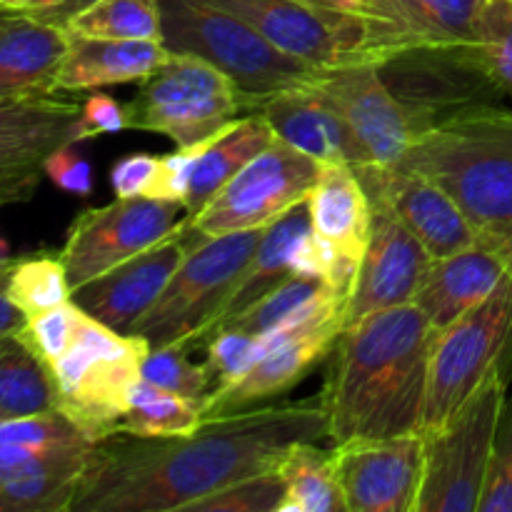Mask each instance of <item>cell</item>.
I'll return each instance as SVG.
<instances>
[{"label":"cell","mask_w":512,"mask_h":512,"mask_svg":"<svg viewBox=\"0 0 512 512\" xmlns=\"http://www.w3.org/2000/svg\"><path fill=\"white\" fill-rule=\"evenodd\" d=\"M340 255L343 253L328 238H323V235L310 228L293 245V253H290V273L328 280L333 268L338 265Z\"/></svg>","instance_id":"ee69618b"},{"label":"cell","mask_w":512,"mask_h":512,"mask_svg":"<svg viewBox=\"0 0 512 512\" xmlns=\"http://www.w3.org/2000/svg\"><path fill=\"white\" fill-rule=\"evenodd\" d=\"M423 455L420 433L335 445V473L348 512H415Z\"/></svg>","instance_id":"ac0fdd59"},{"label":"cell","mask_w":512,"mask_h":512,"mask_svg":"<svg viewBox=\"0 0 512 512\" xmlns=\"http://www.w3.org/2000/svg\"><path fill=\"white\" fill-rule=\"evenodd\" d=\"M475 33L485 68L512 98V0H485Z\"/></svg>","instance_id":"74e56055"},{"label":"cell","mask_w":512,"mask_h":512,"mask_svg":"<svg viewBox=\"0 0 512 512\" xmlns=\"http://www.w3.org/2000/svg\"><path fill=\"white\" fill-rule=\"evenodd\" d=\"M245 110L253 113L228 75L195 55L178 53H170L128 103L130 128L165 135L178 148L213 138Z\"/></svg>","instance_id":"9c48e42d"},{"label":"cell","mask_w":512,"mask_h":512,"mask_svg":"<svg viewBox=\"0 0 512 512\" xmlns=\"http://www.w3.org/2000/svg\"><path fill=\"white\" fill-rule=\"evenodd\" d=\"M328 438L320 395L203 418L188 435L95 440L70 512H185L250 475L270 473L295 443Z\"/></svg>","instance_id":"6da1fadb"},{"label":"cell","mask_w":512,"mask_h":512,"mask_svg":"<svg viewBox=\"0 0 512 512\" xmlns=\"http://www.w3.org/2000/svg\"><path fill=\"white\" fill-rule=\"evenodd\" d=\"M58 413V390L48 365L18 338H0V418Z\"/></svg>","instance_id":"f546056e"},{"label":"cell","mask_w":512,"mask_h":512,"mask_svg":"<svg viewBox=\"0 0 512 512\" xmlns=\"http://www.w3.org/2000/svg\"><path fill=\"white\" fill-rule=\"evenodd\" d=\"M193 240L195 230L185 215L158 243L75 288L73 303L98 323L130 335L170 283Z\"/></svg>","instance_id":"2e32d148"},{"label":"cell","mask_w":512,"mask_h":512,"mask_svg":"<svg viewBox=\"0 0 512 512\" xmlns=\"http://www.w3.org/2000/svg\"><path fill=\"white\" fill-rule=\"evenodd\" d=\"M510 345L512 280L505 275L485 303L440 330L435 338L418 433L440 428L478 390V385L503 365Z\"/></svg>","instance_id":"30bf717a"},{"label":"cell","mask_w":512,"mask_h":512,"mask_svg":"<svg viewBox=\"0 0 512 512\" xmlns=\"http://www.w3.org/2000/svg\"><path fill=\"white\" fill-rule=\"evenodd\" d=\"M25 323H28V315L20 308H15L5 288H0V338L18 335L25 328Z\"/></svg>","instance_id":"7dc6e473"},{"label":"cell","mask_w":512,"mask_h":512,"mask_svg":"<svg viewBox=\"0 0 512 512\" xmlns=\"http://www.w3.org/2000/svg\"><path fill=\"white\" fill-rule=\"evenodd\" d=\"M85 315L88 313L83 308H78L73 300H68V303L58 305V308H50L45 313L28 318L18 338L50 368L70 348L80 325H83Z\"/></svg>","instance_id":"f35d334b"},{"label":"cell","mask_w":512,"mask_h":512,"mask_svg":"<svg viewBox=\"0 0 512 512\" xmlns=\"http://www.w3.org/2000/svg\"><path fill=\"white\" fill-rule=\"evenodd\" d=\"M505 265L488 243L478 240L430 263L413 303L435 330H445L490 298L505 278Z\"/></svg>","instance_id":"d4e9b609"},{"label":"cell","mask_w":512,"mask_h":512,"mask_svg":"<svg viewBox=\"0 0 512 512\" xmlns=\"http://www.w3.org/2000/svg\"><path fill=\"white\" fill-rule=\"evenodd\" d=\"M478 512H512V390L505 393L503 410H500L488 483Z\"/></svg>","instance_id":"60d3db41"},{"label":"cell","mask_w":512,"mask_h":512,"mask_svg":"<svg viewBox=\"0 0 512 512\" xmlns=\"http://www.w3.org/2000/svg\"><path fill=\"white\" fill-rule=\"evenodd\" d=\"M168 55L163 40L95 38L68 30V53L55 78V90L83 93L103 85L143 83Z\"/></svg>","instance_id":"484cf974"},{"label":"cell","mask_w":512,"mask_h":512,"mask_svg":"<svg viewBox=\"0 0 512 512\" xmlns=\"http://www.w3.org/2000/svg\"><path fill=\"white\" fill-rule=\"evenodd\" d=\"M150 345L123 335L85 315L70 348L50 365L58 413L73 420L93 440L115 433L128 413L130 388L140 380Z\"/></svg>","instance_id":"52a82bcc"},{"label":"cell","mask_w":512,"mask_h":512,"mask_svg":"<svg viewBox=\"0 0 512 512\" xmlns=\"http://www.w3.org/2000/svg\"><path fill=\"white\" fill-rule=\"evenodd\" d=\"M480 240H483V243H488L490 248L500 255V260H503V265H505V273H508V278L512 280V228L500 230V233L483 235Z\"/></svg>","instance_id":"c3c4849f"},{"label":"cell","mask_w":512,"mask_h":512,"mask_svg":"<svg viewBox=\"0 0 512 512\" xmlns=\"http://www.w3.org/2000/svg\"><path fill=\"white\" fill-rule=\"evenodd\" d=\"M253 25L283 53L315 65L333 68L353 63L363 30L353 10L318 8L300 0H208Z\"/></svg>","instance_id":"e0dca14e"},{"label":"cell","mask_w":512,"mask_h":512,"mask_svg":"<svg viewBox=\"0 0 512 512\" xmlns=\"http://www.w3.org/2000/svg\"><path fill=\"white\" fill-rule=\"evenodd\" d=\"M483 5L485 0H355L363 38L353 63H378L425 45L478 43Z\"/></svg>","instance_id":"5bb4252c"},{"label":"cell","mask_w":512,"mask_h":512,"mask_svg":"<svg viewBox=\"0 0 512 512\" xmlns=\"http://www.w3.org/2000/svg\"><path fill=\"white\" fill-rule=\"evenodd\" d=\"M98 0H60L58 5H53V8H43V10H35L33 15H38V18L48 20V23H55V25H68L70 20L75 18V15H80L83 10H88L90 5H95Z\"/></svg>","instance_id":"bcb514c9"},{"label":"cell","mask_w":512,"mask_h":512,"mask_svg":"<svg viewBox=\"0 0 512 512\" xmlns=\"http://www.w3.org/2000/svg\"><path fill=\"white\" fill-rule=\"evenodd\" d=\"M200 423H203V405L140 378L130 388L128 413L120 418L115 433L168 438V435L193 433Z\"/></svg>","instance_id":"1f68e13d"},{"label":"cell","mask_w":512,"mask_h":512,"mask_svg":"<svg viewBox=\"0 0 512 512\" xmlns=\"http://www.w3.org/2000/svg\"><path fill=\"white\" fill-rule=\"evenodd\" d=\"M340 330H343V318H333L270 348L268 353L260 355L258 363L243 378L205 398L203 418L238 413V410H248L253 405L265 403V400L285 395L315 365L328 360Z\"/></svg>","instance_id":"44dd1931"},{"label":"cell","mask_w":512,"mask_h":512,"mask_svg":"<svg viewBox=\"0 0 512 512\" xmlns=\"http://www.w3.org/2000/svg\"><path fill=\"white\" fill-rule=\"evenodd\" d=\"M78 473L0 480V512H70Z\"/></svg>","instance_id":"d590c367"},{"label":"cell","mask_w":512,"mask_h":512,"mask_svg":"<svg viewBox=\"0 0 512 512\" xmlns=\"http://www.w3.org/2000/svg\"><path fill=\"white\" fill-rule=\"evenodd\" d=\"M65 28L95 38L160 40L158 0H98Z\"/></svg>","instance_id":"836d02e7"},{"label":"cell","mask_w":512,"mask_h":512,"mask_svg":"<svg viewBox=\"0 0 512 512\" xmlns=\"http://www.w3.org/2000/svg\"><path fill=\"white\" fill-rule=\"evenodd\" d=\"M288 488L278 470L250 475L203 500H195L185 512H280Z\"/></svg>","instance_id":"8d00e7d4"},{"label":"cell","mask_w":512,"mask_h":512,"mask_svg":"<svg viewBox=\"0 0 512 512\" xmlns=\"http://www.w3.org/2000/svg\"><path fill=\"white\" fill-rule=\"evenodd\" d=\"M335 113L363 145L370 163L398 165L415 143L408 113L378 73V65L355 60L325 68L315 80Z\"/></svg>","instance_id":"d6986e66"},{"label":"cell","mask_w":512,"mask_h":512,"mask_svg":"<svg viewBox=\"0 0 512 512\" xmlns=\"http://www.w3.org/2000/svg\"><path fill=\"white\" fill-rule=\"evenodd\" d=\"M83 140V103L65 93L0 98V205L38 190L50 153Z\"/></svg>","instance_id":"4fadbf2b"},{"label":"cell","mask_w":512,"mask_h":512,"mask_svg":"<svg viewBox=\"0 0 512 512\" xmlns=\"http://www.w3.org/2000/svg\"><path fill=\"white\" fill-rule=\"evenodd\" d=\"M43 170L53 180L55 188H60L63 193L78 195V198H88L93 193V168L75 150V143H68L50 153Z\"/></svg>","instance_id":"b9f144b4"},{"label":"cell","mask_w":512,"mask_h":512,"mask_svg":"<svg viewBox=\"0 0 512 512\" xmlns=\"http://www.w3.org/2000/svg\"><path fill=\"white\" fill-rule=\"evenodd\" d=\"M320 170L323 163L283 138H275L258 158L230 178L198 215H188L190 230L205 238L265 230L293 205L308 200Z\"/></svg>","instance_id":"8fae6325"},{"label":"cell","mask_w":512,"mask_h":512,"mask_svg":"<svg viewBox=\"0 0 512 512\" xmlns=\"http://www.w3.org/2000/svg\"><path fill=\"white\" fill-rule=\"evenodd\" d=\"M258 113L265 115L278 138L303 150L323 165L370 163L345 120L335 113L318 85H300L260 100Z\"/></svg>","instance_id":"7402d4cb"},{"label":"cell","mask_w":512,"mask_h":512,"mask_svg":"<svg viewBox=\"0 0 512 512\" xmlns=\"http://www.w3.org/2000/svg\"><path fill=\"white\" fill-rule=\"evenodd\" d=\"M93 443L63 413L0 418V480L78 473Z\"/></svg>","instance_id":"603a6c76"},{"label":"cell","mask_w":512,"mask_h":512,"mask_svg":"<svg viewBox=\"0 0 512 512\" xmlns=\"http://www.w3.org/2000/svg\"><path fill=\"white\" fill-rule=\"evenodd\" d=\"M505 393L500 365L440 428L420 433L425 455L415 512H478Z\"/></svg>","instance_id":"8992f818"},{"label":"cell","mask_w":512,"mask_h":512,"mask_svg":"<svg viewBox=\"0 0 512 512\" xmlns=\"http://www.w3.org/2000/svg\"><path fill=\"white\" fill-rule=\"evenodd\" d=\"M275 470L283 475L288 488L280 512H348L335 473L333 450H320L313 440L295 443Z\"/></svg>","instance_id":"4dcf8cb0"},{"label":"cell","mask_w":512,"mask_h":512,"mask_svg":"<svg viewBox=\"0 0 512 512\" xmlns=\"http://www.w3.org/2000/svg\"><path fill=\"white\" fill-rule=\"evenodd\" d=\"M378 73L413 125L415 140L508 95L488 73L478 43L425 45L378 60Z\"/></svg>","instance_id":"ba28073f"},{"label":"cell","mask_w":512,"mask_h":512,"mask_svg":"<svg viewBox=\"0 0 512 512\" xmlns=\"http://www.w3.org/2000/svg\"><path fill=\"white\" fill-rule=\"evenodd\" d=\"M310 228H313V223H310L308 200L293 205L288 213H283L275 223H270L265 228L258 250H255L248 268H245L238 288L230 295L228 305L220 313V318L215 320L213 328L203 335L205 343H208V338L215 330L223 328L233 318H238L243 310H248L250 305L258 303L260 298H265L270 290H275L283 280H288L293 275L290 273V253H293V245L298 243L300 235L308 233Z\"/></svg>","instance_id":"f1b7e54d"},{"label":"cell","mask_w":512,"mask_h":512,"mask_svg":"<svg viewBox=\"0 0 512 512\" xmlns=\"http://www.w3.org/2000/svg\"><path fill=\"white\" fill-rule=\"evenodd\" d=\"M160 173V158L155 155H128L118 160L110 170V185L115 190V198H148L155 180Z\"/></svg>","instance_id":"7bdbcfd3"},{"label":"cell","mask_w":512,"mask_h":512,"mask_svg":"<svg viewBox=\"0 0 512 512\" xmlns=\"http://www.w3.org/2000/svg\"><path fill=\"white\" fill-rule=\"evenodd\" d=\"M360 183L368 193L370 208L393 213L438 260L480 240L460 205L425 175L400 165L360 163L355 165Z\"/></svg>","instance_id":"9a60e30c"},{"label":"cell","mask_w":512,"mask_h":512,"mask_svg":"<svg viewBox=\"0 0 512 512\" xmlns=\"http://www.w3.org/2000/svg\"><path fill=\"white\" fill-rule=\"evenodd\" d=\"M185 205L165 198H115L83 210L73 220L60 260L70 288H80L105 270L133 258L170 233L185 218Z\"/></svg>","instance_id":"7c38bea8"},{"label":"cell","mask_w":512,"mask_h":512,"mask_svg":"<svg viewBox=\"0 0 512 512\" xmlns=\"http://www.w3.org/2000/svg\"><path fill=\"white\" fill-rule=\"evenodd\" d=\"M185 350L188 348H180V345L150 348V353L143 360L140 378L203 405L213 390V378H210L208 365L190 363Z\"/></svg>","instance_id":"e575fe53"},{"label":"cell","mask_w":512,"mask_h":512,"mask_svg":"<svg viewBox=\"0 0 512 512\" xmlns=\"http://www.w3.org/2000/svg\"><path fill=\"white\" fill-rule=\"evenodd\" d=\"M125 128H130L128 103H120L105 93L90 95L83 103V140L123 133Z\"/></svg>","instance_id":"f6af8a7d"},{"label":"cell","mask_w":512,"mask_h":512,"mask_svg":"<svg viewBox=\"0 0 512 512\" xmlns=\"http://www.w3.org/2000/svg\"><path fill=\"white\" fill-rule=\"evenodd\" d=\"M260 358L258 335L240 333V330H220L208 340V365L213 390H223L243 378Z\"/></svg>","instance_id":"ab89813d"},{"label":"cell","mask_w":512,"mask_h":512,"mask_svg":"<svg viewBox=\"0 0 512 512\" xmlns=\"http://www.w3.org/2000/svg\"><path fill=\"white\" fill-rule=\"evenodd\" d=\"M5 293L13 300L15 308L23 310L28 318L73 300V288L68 283L60 255L58 258L38 255V258L15 260L8 283H5Z\"/></svg>","instance_id":"d6a6232c"},{"label":"cell","mask_w":512,"mask_h":512,"mask_svg":"<svg viewBox=\"0 0 512 512\" xmlns=\"http://www.w3.org/2000/svg\"><path fill=\"white\" fill-rule=\"evenodd\" d=\"M68 53V30L30 10L0 8V98L58 93L55 78Z\"/></svg>","instance_id":"cb8c5ba5"},{"label":"cell","mask_w":512,"mask_h":512,"mask_svg":"<svg viewBox=\"0 0 512 512\" xmlns=\"http://www.w3.org/2000/svg\"><path fill=\"white\" fill-rule=\"evenodd\" d=\"M308 213L315 233L328 238L348 258H363L373 208L355 165H323L318 183L308 195Z\"/></svg>","instance_id":"4316f807"},{"label":"cell","mask_w":512,"mask_h":512,"mask_svg":"<svg viewBox=\"0 0 512 512\" xmlns=\"http://www.w3.org/2000/svg\"><path fill=\"white\" fill-rule=\"evenodd\" d=\"M158 8L165 48L215 65L253 110L270 95L315 83L325 70L283 53L253 25L208 0H158Z\"/></svg>","instance_id":"277c9868"},{"label":"cell","mask_w":512,"mask_h":512,"mask_svg":"<svg viewBox=\"0 0 512 512\" xmlns=\"http://www.w3.org/2000/svg\"><path fill=\"white\" fill-rule=\"evenodd\" d=\"M398 165L438 183L480 238L512 228V110L505 105L430 130Z\"/></svg>","instance_id":"3957f363"},{"label":"cell","mask_w":512,"mask_h":512,"mask_svg":"<svg viewBox=\"0 0 512 512\" xmlns=\"http://www.w3.org/2000/svg\"><path fill=\"white\" fill-rule=\"evenodd\" d=\"M60 0H0V8H15V10H43V8H53L58 5Z\"/></svg>","instance_id":"681fc988"},{"label":"cell","mask_w":512,"mask_h":512,"mask_svg":"<svg viewBox=\"0 0 512 512\" xmlns=\"http://www.w3.org/2000/svg\"><path fill=\"white\" fill-rule=\"evenodd\" d=\"M435 338L438 330L415 303L345 325L320 393L328 438L343 445L418 433Z\"/></svg>","instance_id":"7a4b0ae2"},{"label":"cell","mask_w":512,"mask_h":512,"mask_svg":"<svg viewBox=\"0 0 512 512\" xmlns=\"http://www.w3.org/2000/svg\"><path fill=\"white\" fill-rule=\"evenodd\" d=\"M263 233L240 230L215 238L195 233L183 263L130 335L143 338L150 348L200 343L238 288Z\"/></svg>","instance_id":"5b68a950"},{"label":"cell","mask_w":512,"mask_h":512,"mask_svg":"<svg viewBox=\"0 0 512 512\" xmlns=\"http://www.w3.org/2000/svg\"><path fill=\"white\" fill-rule=\"evenodd\" d=\"M300 3L318 5V8H338V10H353L355 0H300Z\"/></svg>","instance_id":"f907efd6"},{"label":"cell","mask_w":512,"mask_h":512,"mask_svg":"<svg viewBox=\"0 0 512 512\" xmlns=\"http://www.w3.org/2000/svg\"><path fill=\"white\" fill-rule=\"evenodd\" d=\"M278 138L263 113L253 110L240 115L230 125H225L198 155L190 173L188 195H185V213L193 218L230 178L240 173L253 158H258L273 140Z\"/></svg>","instance_id":"83f0119b"},{"label":"cell","mask_w":512,"mask_h":512,"mask_svg":"<svg viewBox=\"0 0 512 512\" xmlns=\"http://www.w3.org/2000/svg\"><path fill=\"white\" fill-rule=\"evenodd\" d=\"M430 263L425 245L393 213L373 210L370 240L345 303L343 328L380 310L413 303Z\"/></svg>","instance_id":"ffe728a7"}]
</instances>
